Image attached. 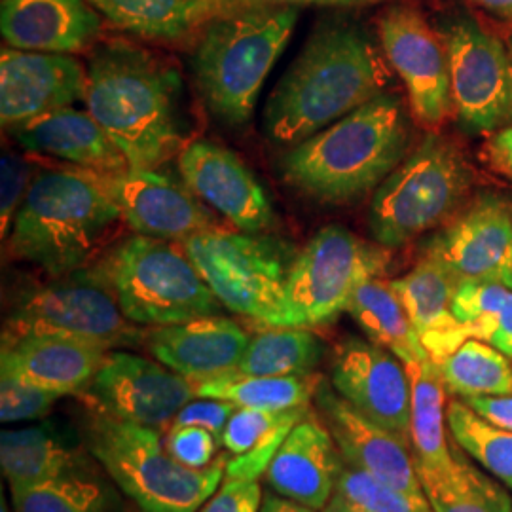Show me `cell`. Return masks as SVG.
I'll return each instance as SVG.
<instances>
[{
  "instance_id": "cell-1",
  "label": "cell",
  "mask_w": 512,
  "mask_h": 512,
  "mask_svg": "<svg viewBox=\"0 0 512 512\" xmlns=\"http://www.w3.org/2000/svg\"><path fill=\"white\" fill-rule=\"evenodd\" d=\"M389 74L365 31L344 18L321 21L264 107V131L298 145L385 93Z\"/></svg>"
},
{
  "instance_id": "cell-2",
  "label": "cell",
  "mask_w": 512,
  "mask_h": 512,
  "mask_svg": "<svg viewBox=\"0 0 512 512\" xmlns=\"http://www.w3.org/2000/svg\"><path fill=\"white\" fill-rule=\"evenodd\" d=\"M181 88V73L167 59L112 40L93 48L82 101L129 167L158 169L183 150Z\"/></svg>"
},
{
  "instance_id": "cell-3",
  "label": "cell",
  "mask_w": 512,
  "mask_h": 512,
  "mask_svg": "<svg viewBox=\"0 0 512 512\" xmlns=\"http://www.w3.org/2000/svg\"><path fill=\"white\" fill-rule=\"evenodd\" d=\"M412 145V118L401 97L382 93L319 133L289 148L283 181L315 202L361 200L403 164Z\"/></svg>"
},
{
  "instance_id": "cell-4",
  "label": "cell",
  "mask_w": 512,
  "mask_h": 512,
  "mask_svg": "<svg viewBox=\"0 0 512 512\" xmlns=\"http://www.w3.org/2000/svg\"><path fill=\"white\" fill-rule=\"evenodd\" d=\"M122 220L109 194L80 167L37 171L10 230V253L50 277L92 266Z\"/></svg>"
},
{
  "instance_id": "cell-5",
  "label": "cell",
  "mask_w": 512,
  "mask_h": 512,
  "mask_svg": "<svg viewBox=\"0 0 512 512\" xmlns=\"http://www.w3.org/2000/svg\"><path fill=\"white\" fill-rule=\"evenodd\" d=\"M296 21L293 6H239L207 21L192 54V74L203 105L219 122L243 126L251 120Z\"/></svg>"
},
{
  "instance_id": "cell-6",
  "label": "cell",
  "mask_w": 512,
  "mask_h": 512,
  "mask_svg": "<svg viewBox=\"0 0 512 512\" xmlns=\"http://www.w3.org/2000/svg\"><path fill=\"white\" fill-rule=\"evenodd\" d=\"M78 431L97 465L143 512H196L224 480L228 458L190 469L165 450L158 429L120 420L80 399Z\"/></svg>"
},
{
  "instance_id": "cell-7",
  "label": "cell",
  "mask_w": 512,
  "mask_h": 512,
  "mask_svg": "<svg viewBox=\"0 0 512 512\" xmlns=\"http://www.w3.org/2000/svg\"><path fill=\"white\" fill-rule=\"evenodd\" d=\"M473 184V171L450 139L423 137L376 194L368 230L378 245L399 249L442 226L458 213Z\"/></svg>"
},
{
  "instance_id": "cell-8",
  "label": "cell",
  "mask_w": 512,
  "mask_h": 512,
  "mask_svg": "<svg viewBox=\"0 0 512 512\" xmlns=\"http://www.w3.org/2000/svg\"><path fill=\"white\" fill-rule=\"evenodd\" d=\"M120 310L139 327H167L217 315L219 298L175 241L133 236L99 264Z\"/></svg>"
},
{
  "instance_id": "cell-9",
  "label": "cell",
  "mask_w": 512,
  "mask_h": 512,
  "mask_svg": "<svg viewBox=\"0 0 512 512\" xmlns=\"http://www.w3.org/2000/svg\"><path fill=\"white\" fill-rule=\"evenodd\" d=\"M61 336L97 348H145L147 330L120 310L99 266H88L25 291L6 315L2 342Z\"/></svg>"
},
{
  "instance_id": "cell-10",
  "label": "cell",
  "mask_w": 512,
  "mask_h": 512,
  "mask_svg": "<svg viewBox=\"0 0 512 512\" xmlns=\"http://www.w3.org/2000/svg\"><path fill=\"white\" fill-rule=\"evenodd\" d=\"M181 245L226 310L258 327L281 325L291 264L275 243L213 224Z\"/></svg>"
},
{
  "instance_id": "cell-11",
  "label": "cell",
  "mask_w": 512,
  "mask_h": 512,
  "mask_svg": "<svg viewBox=\"0 0 512 512\" xmlns=\"http://www.w3.org/2000/svg\"><path fill=\"white\" fill-rule=\"evenodd\" d=\"M385 256L332 224L319 230L291 262L279 327L315 329L332 323L348 308L355 287L382 274Z\"/></svg>"
},
{
  "instance_id": "cell-12",
  "label": "cell",
  "mask_w": 512,
  "mask_h": 512,
  "mask_svg": "<svg viewBox=\"0 0 512 512\" xmlns=\"http://www.w3.org/2000/svg\"><path fill=\"white\" fill-rule=\"evenodd\" d=\"M454 112L469 133H490L511 114V57L509 48L478 19L458 12L440 21Z\"/></svg>"
},
{
  "instance_id": "cell-13",
  "label": "cell",
  "mask_w": 512,
  "mask_h": 512,
  "mask_svg": "<svg viewBox=\"0 0 512 512\" xmlns=\"http://www.w3.org/2000/svg\"><path fill=\"white\" fill-rule=\"evenodd\" d=\"M385 57L401 76L412 118L431 133L454 112L450 65L444 42L418 8L395 4L378 18Z\"/></svg>"
},
{
  "instance_id": "cell-14",
  "label": "cell",
  "mask_w": 512,
  "mask_h": 512,
  "mask_svg": "<svg viewBox=\"0 0 512 512\" xmlns=\"http://www.w3.org/2000/svg\"><path fill=\"white\" fill-rule=\"evenodd\" d=\"M78 399L120 420L167 429L196 397L194 384L175 370L126 349H112L90 387Z\"/></svg>"
},
{
  "instance_id": "cell-15",
  "label": "cell",
  "mask_w": 512,
  "mask_h": 512,
  "mask_svg": "<svg viewBox=\"0 0 512 512\" xmlns=\"http://www.w3.org/2000/svg\"><path fill=\"white\" fill-rule=\"evenodd\" d=\"M84 171L109 194L129 228L141 236L183 243L215 224L213 215L184 181L181 183L158 169Z\"/></svg>"
},
{
  "instance_id": "cell-16",
  "label": "cell",
  "mask_w": 512,
  "mask_h": 512,
  "mask_svg": "<svg viewBox=\"0 0 512 512\" xmlns=\"http://www.w3.org/2000/svg\"><path fill=\"white\" fill-rule=\"evenodd\" d=\"M329 382L368 420L410 444L412 387L397 355L370 340L349 336L332 353Z\"/></svg>"
},
{
  "instance_id": "cell-17",
  "label": "cell",
  "mask_w": 512,
  "mask_h": 512,
  "mask_svg": "<svg viewBox=\"0 0 512 512\" xmlns=\"http://www.w3.org/2000/svg\"><path fill=\"white\" fill-rule=\"evenodd\" d=\"M313 408L329 427L348 467L363 471L393 490L427 499L412 456V446L406 440L376 421L368 420L342 399L325 378H321L317 385Z\"/></svg>"
},
{
  "instance_id": "cell-18",
  "label": "cell",
  "mask_w": 512,
  "mask_h": 512,
  "mask_svg": "<svg viewBox=\"0 0 512 512\" xmlns=\"http://www.w3.org/2000/svg\"><path fill=\"white\" fill-rule=\"evenodd\" d=\"M177 164L186 186L236 230L260 234L274 226L264 186L232 150L205 139L192 141L179 152Z\"/></svg>"
},
{
  "instance_id": "cell-19",
  "label": "cell",
  "mask_w": 512,
  "mask_h": 512,
  "mask_svg": "<svg viewBox=\"0 0 512 512\" xmlns=\"http://www.w3.org/2000/svg\"><path fill=\"white\" fill-rule=\"evenodd\" d=\"M427 255L437 256L458 283L484 281L512 289V211L509 205L494 196L476 200L433 238Z\"/></svg>"
},
{
  "instance_id": "cell-20",
  "label": "cell",
  "mask_w": 512,
  "mask_h": 512,
  "mask_svg": "<svg viewBox=\"0 0 512 512\" xmlns=\"http://www.w3.org/2000/svg\"><path fill=\"white\" fill-rule=\"evenodd\" d=\"M86 67L69 54L2 48L0 122L18 128L48 112L73 107L84 97Z\"/></svg>"
},
{
  "instance_id": "cell-21",
  "label": "cell",
  "mask_w": 512,
  "mask_h": 512,
  "mask_svg": "<svg viewBox=\"0 0 512 512\" xmlns=\"http://www.w3.org/2000/svg\"><path fill=\"white\" fill-rule=\"evenodd\" d=\"M346 467L329 427L315 408L298 421L266 471L270 490L321 512Z\"/></svg>"
},
{
  "instance_id": "cell-22",
  "label": "cell",
  "mask_w": 512,
  "mask_h": 512,
  "mask_svg": "<svg viewBox=\"0 0 512 512\" xmlns=\"http://www.w3.org/2000/svg\"><path fill=\"white\" fill-rule=\"evenodd\" d=\"M249 340L238 321L217 313L147 330L145 348L190 382H202L236 370Z\"/></svg>"
},
{
  "instance_id": "cell-23",
  "label": "cell",
  "mask_w": 512,
  "mask_h": 512,
  "mask_svg": "<svg viewBox=\"0 0 512 512\" xmlns=\"http://www.w3.org/2000/svg\"><path fill=\"white\" fill-rule=\"evenodd\" d=\"M101 14L90 0H2L0 33L10 48L80 54L101 33Z\"/></svg>"
},
{
  "instance_id": "cell-24",
  "label": "cell",
  "mask_w": 512,
  "mask_h": 512,
  "mask_svg": "<svg viewBox=\"0 0 512 512\" xmlns=\"http://www.w3.org/2000/svg\"><path fill=\"white\" fill-rule=\"evenodd\" d=\"M107 353L71 338L25 336L2 342L0 376L59 397H78L92 384Z\"/></svg>"
},
{
  "instance_id": "cell-25",
  "label": "cell",
  "mask_w": 512,
  "mask_h": 512,
  "mask_svg": "<svg viewBox=\"0 0 512 512\" xmlns=\"http://www.w3.org/2000/svg\"><path fill=\"white\" fill-rule=\"evenodd\" d=\"M8 133L27 152L54 156L88 171L116 173L129 167L126 156L88 110H54Z\"/></svg>"
},
{
  "instance_id": "cell-26",
  "label": "cell",
  "mask_w": 512,
  "mask_h": 512,
  "mask_svg": "<svg viewBox=\"0 0 512 512\" xmlns=\"http://www.w3.org/2000/svg\"><path fill=\"white\" fill-rule=\"evenodd\" d=\"M90 450L78 433L59 423L42 421L23 429L2 431L0 467L10 488H27L59 476L95 467Z\"/></svg>"
},
{
  "instance_id": "cell-27",
  "label": "cell",
  "mask_w": 512,
  "mask_h": 512,
  "mask_svg": "<svg viewBox=\"0 0 512 512\" xmlns=\"http://www.w3.org/2000/svg\"><path fill=\"white\" fill-rule=\"evenodd\" d=\"M458 285V279L439 258L427 253L408 274L391 281L393 291L401 298L414 329L420 334L423 348L435 363L467 340L452 311Z\"/></svg>"
},
{
  "instance_id": "cell-28",
  "label": "cell",
  "mask_w": 512,
  "mask_h": 512,
  "mask_svg": "<svg viewBox=\"0 0 512 512\" xmlns=\"http://www.w3.org/2000/svg\"><path fill=\"white\" fill-rule=\"evenodd\" d=\"M406 370L412 387L410 446L423 486L450 475L456 465V448L448 440V393L433 359L406 366Z\"/></svg>"
},
{
  "instance_id": "cell-29",
  "label": "cell",
  "mask_w": 512,
  "mask_h": 512,
  "mask_svg": "<svg viewBox=\"0 0 512 512\" xmlns=\"http://www.w3.org/2000/svg\"><path fill=\"white\" fill-rule=\"evenodd\" d=\"M346 311L370 342L389 349L404 366L420 365L431 359L391 281L378 275L366 277L349 296Z\"/></svg>"
},
{
  "instance_id": "cell-30",
  "label": "cell",
  "mask_w": 512,
  "mask_h": 512,
  "mask_svg": "<svg viewBox=\"0 0 512 512\" xmlns=\"http://www.w3.org/2000/svg\"><path fill=\"white\" fill-rule=\"evenodd\" d=\"M120 31L135 37L175 42L222 12L220 0H90Z\"/></svg>"
},
{
  "instance_id": "cell-31",
  "label": "cell",
  "mask_w": 512,
  "mask_h": 512,
  "mask_svg": "<svg viewBox=\"0 0 512 512\" xmlns=\"http://www.w3.org/2000/svg\"><path fill=\"white\" fill-rule=\"evenodd\" d=\"M319 374L311 376H249L238 370H230L217 378L192 382L196 397L220 399L236 404L238 408L258 410H294L313 406Z\"/></svg>"
},
{
  "instance_id": "cell-32",
  "label": "cell",
  "mask_w": 512,
  "mask_h": 512,
  "mask_svg": "<svg viewBox=\"0 0 512 512\" xmlns=\"http://www.w3.org/2000/svg\"><path fill=\"white\" fill-rule=\"evenodd\" d=\"M116 488L92 467L37 486L10 488V501L14 512H122Z\"/></svg>"
},
{
  "instance_id": "cell-33",
  "label": "cell",
  "mask_w": 512,
  "mask_h": 512,
  "mask_svg": "<svg viewBox=\"0 0 512 512\" xmlns=\"http://www.w3.org/2000/svg\"><path fill=\"white\" fill-rule=\"evenodd\" d=\"M325 357V346L311 329L260 327L239 361L249 376H311Z\"/></svg>"
},
{
  "instance_id": "cell-34",
  "label": "cell",
  "mask_w": 512,
  "mask_h": 512,
  "mask_svg": "<svg viewBox=\"0 0 512 512\" xmlns=\"http://www.w3.org/2000/svg\"><path fill=\"white\" fill-rule=\"evenodd\" d=\"M448 397H505L512 395V363L484 340L467 338L439 363Z\"/></svg>"
},
{
  "instance_id": "cell-35",
  "label": "cell",
  "mask_w": 512,
  "mask_h": 512,
  "mask_svg": "<svg viewBox=\"0 0 512 512\" xmlns=\"http://www.w3.org/2000/svg\"><path fill=\"white\" fill-rule=\"evenodd\" d=\"M454 317L467 338H478L499 349L512 361V289L501 283H459Z\"/></svg>"
},
{
  "instance_id": "cell-36",
  "label": "cell",
  "mask_w": 512,
  "mask_h": 512,
  "mask_svg": "<svg viewBox=\"0 0 512 512\" xmlns=\"http://www.w3.org/2000/svg\"><path fill=\"white\" fill-rule=\"evenodd\" d=\"M446 421L459 450L512 492V431L484 420L456 397H448Z\"/></svg>"
},
{
  "instance_id": "cell-37",
  "label": "cell",
  "mask_w": 512,
  "mask_h": 512,
  "mask_svg": "<svg viewBox=\"0 0 512 512\" xmlns=\"http://www.w3.org/2000/svg\"><path fill=\"white\" fill-rule=\"evenodd\" d=\"M435 512H512L509 488L456 452L452 473L423 484Z\"/></svg>"
},
{
  "instance_id": "cell-38",
  "label": "cell",
  "mask_w": 512,
  "mask_h": 512,
  "mask_svg": "<svg viewBox=\"0 0 512 512\" xmlns=\"http://www.w3.org/2000/svg\"><path fill=\"white\" fill-rule=\"evenodd\" d=\"M336 494L346 497L366 512H435L427 499L403 494L382 484L363 471L344 467L336 484Z\"/></svg>"
},
{
  "instance_id": "cell-39",
  "label": "cell",
  "mask_w": 512,
  "mask_h": 512,
  "mask_svg": "<svg viewBox=\"0 0 512 512\" xmlns=\"http://www.w3.org/2000/svg\"><path fill=\"white\" fill-rule=\"evenodd\" d=\"M308 408L311 406L283 410V412L258 410V408H238L228 421V425L220 437V442L230 456H243L258 446L283 421L293 418L298 412H304Z\"/></svg>"
},
{
  "instance_id": "cell-40",
  "label": "cell",
  "mask_w": 512,
  "mask_h": 512,
  "mask_svg": "<svg viewBox=\"0 0 512 512\" xmlns=\"http://www.w3.org/2000/svg\"><path fill=\"white\" fill-rule=\"evenodd\" d=\"M63 399L52 391L21 384L14 378L0 376V420L2 423L37 421L46 418L55 403Z\"/></svg>"
},
{
  "instance_id": "cell-41",
  "label": "cell",
  "mask_w": 512,
  "mask_h": 512,
  "mask_svg": "<svg viewBox=\"0 0 512 512\" xmlns=\"http://www.w3.org/2000/svg\"><path fill=\"white\" fill-rule=\"evenodd\" d=\"M220 444L215 433L198 425H169L165 429V450L190 469H205L215 463Z\"/></svg>"
},
{
  "instance_id": "cell-42",
  "label": "cell",
  "mask_w": 512,
  "mask_h": 512,
  "mask_svg": "<svg viewBox=\"0 0 512 512\" xmlns=\"http://www.w3.org/2000/svg\"><path fill=\"white\" fill-rule=\"evenodd\" d=\"M2 192H0V232L2 238L10 236L19 207L27 196V190L35 177L31 164L14 150H4L2 154Z\"/></svg>"
},
{
  "instance_id": "cell-43",
  "label": "cell",
  "mask_w": 512,
  "mask_h": 512,
  "mask_svg": "<svg viewBox=\"0 0 512 512\" xmlns=\"http://www.w3.org/2000/svg\"><path fill=\"white\" fill-rule=\"evenodd\" d=\"M311 408L304 410V412H298L293 418L283 421L275 431H272L251 452L228 459L226 461L224 480H260L262 476L266 475L270 463L274 461L275 454L279 452L281 444L285 442L287 435L291 433V429L310 412Z\"/></svg>"
},
{
  "instance_id": "cell-44",
  "label": "cell",
  "mask_w": 512,
  "mask_h": 512,
  "mask_svg": "<svg viewBox=\"0 0 512 512\" xmlns=\"http://www.w3.org/2000/svg\"><path fill=\"white\" fill-rule=\"evenodd\" d=\"M262 497L260 480H222L219 490L196 512H258Z\"/></svg>"
},
{
  "instance_id": "cell-45",
  "label": "cell",
  "mask_w": 512,
  "mask_h": 512,
  "mask_svg": "<svg viewBox=\"0 0 512 512\" xmlns=\"http://www.w3.org/2000/svg\"><path fill=\"white\" fill-rule=\"evenodd\" d=\"M236 410L238 406L228 401L198 397L184 406L171 425H198L215 433L220 439Z\"/></svg>"
},
{
  "instance_id": "cell-46",
  "label": "cell",
  "mask_w": 512,
  "mask_h": 512,
  "mask_svg": "<svg viewBox=\"0 0 512 512\" xmlns=\"http://www.w3.org/2000/svg\"><path fill=\"white\" fill-rule=\"evenodd\" d=\"M469 404L484 420L492 421L497 427L512 431V395L505 397H473L461 399Z\"/></svg>"
},
{
  "instance_id": "cell-47",
  "label": "cell",
  "mask_w": 512,
  "mask_h": 512,
  "mask_svg": "<svg viewBox=\"0 0 512 512\" xmlns=\"http://www.w3.org/2000/svg\"><path fill=\"white\" fill-rule=\"evenodd\" d=\"M380 0H226L224 10L239 6H365Z\"/></svg>"
},
{
  "instance_id": "cell-48",
  "label": "cell",
  "mask_w": 512,
  "mask_h": 512,
  "mask_svg": "<svg viewBox=\"0 0 512 512\" xmlns=\"http://www.w3.org/2000/svg\"><path fill=\"white\" fill-rule=\"evenodd\" d=\"M488 154L495 167L512 177V126L499 129L488 143Z\"/></svg>"
},
{
  "instance_id": "cell-49",
  "label": "cell",
  "mask_w": 512,
  "mask_h": 512,
  "mask_svg": "<svg viewBox=\"0 0 512 512\" xmlns=\"http://www.w3.org/2000/svg\"><path fill=\"white\" fill-rule=\"evenodd\" d=\"M258 512H317L310 509V507H306V505H302V503H298V501H293V499H289V497H285V495L277 494L274 490H266L264 492V497H262V505H260V511Z\"/></svg>"
},
{
  "instance_id": "cell-50",
  "label": "cell",
  "mask_w": 512,
  "mask_h": 512,
  "mask_svg": "<svg viewBox=\"0 0 512 512\" xmlns=\"http://www.w3.org/2000/svg\"><path fill=\"white\" fill-rule=\"evenodd\" d=\"M469 2L492 12L499 18L511 19L512 21V0H469Z\"/></svg>"
},
{
  "instance_id": "cell-51",
  "label": "cell",
  "mask_w": 512,
  "mask_h": 512,
  "mask_svg": "<svg viewBox=\"0 0 512 512\" xmlns=\"http://www.w3.org/2000/svg\"><path fill=\"white\" fill-rule=\"evenodd\" d=\"M321 512H366L363 509H359L357 505H353L351 501H348L346 497H342L340 494H336L330 497L329 503H327V507L323 509Z\"/></svg>"
},
{
  "instance_id": "cell-52",
  "label": "cell",
  "mask_w": 512,
  "mask_h": 512,
  "mask_svg": "<svg viewBox=\"0 0 512 512\" xmlns=\"http://www.w3.org/2000/svg\"><path fill=\"white\" fill-rule=\"evenodd\" d=\"M507 48H509V57H511V84H512V38L509 40V44H507ZM509 120H512V93H511V114H509Z\"/></svg>"
},
{
  "instance_id": "cell-53",
  "label": "cell",
  "mask_w": 512,
  "mask_h": 512,
  "mask_svg": "<svg viewBox=\"0 0 512 512\" xmlns=\"http://www.w3.org/2000/svg\"><path fill=\"white\" fill-rule=\"evenodd\" d=\"M0 512H8V507H6V497H2V501H0Z\"/></svg>"
},
{
  "instance_id": "cell-54",
  "label": "cell",
  "mask_w": 512,
  "mask_h": 512,
  "mask_svg": "<svg viewBox=\"0 0 512 512\" xmlns=\"http://www.w3.org/2000/svg\"><path fill=\"white\" fill-rule=\"evenodd\" d=\"M220 2H222V10H224V2H226V0H220Z\"/></svg>"
},
{
  "instance_id": "cell-55",
  "label": "cell",
  "mask_w": 512,
  "mask_h": 512,
  "mask_svg": "<svg viewBox=\"0 0 512 512\" xmlns=\"http://www.w3.org/2000/svg\"><path fill=\"white\" fill-rule=\"evenodd\" d=\"M139 512H143V511H139Z\"/></svg>"
}]
</instances>
